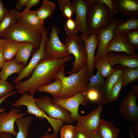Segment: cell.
<instances>
[{"label":"cell","mask_w":138,"mask_h":138,"mask_svg":"<svg viewBox=\"0 0 138 138\" xmlns=\"http://www.w3.org/2000/svg\"><path fill=\"white\" fill-rule=\"evenodd\" d=\"M64 29L67 36L77 34L78 32L75 22L72 18L67 19L65 21Z\"/></svg>","instance_id":"8d00e7d4"},{"label":"cell","mask_w":138,"mask_h":138,"mask_svg":"<svg viewBox=\"0 0 138 138\" xmlns=\"http://www.w3.org/2000/svg\"><path fill=\"white\" fill-rule=\"evenodd\" d=\"M123 34L136 49H138V30H131Z\"/></svg>","instance_id":"f35d334b"},{"label":"cell","mask_w":138,"mask_h":138,"mask_svg":"<svg viewBox=\"0 0 138 138\" xmlns=\"http://www.w3.org/2000/svg\"><path fill=\"white\" fill-rule=\"evenodd\" d=\"M20 93V92L18 91H14L12 92L11 93L9 94L6 95L1 98L0 99V106L1 104L3 102L4 100L8 97L11 96V95L13 94L16 93ZM5 108H0V113H1L4 112L5 111Z\"/></svg>","instance_id":"7dc6e473"},{"label":"cell","mask_w":138,"mask_h":138,"mask_svg":"<svg viewBox=\"0 0 138 138\" xmlns=\"http://www.w3.org/2000/svg\"><path fill=\"white\" fill-rule=\"evenodd\" d=\"M104 81V78L97 71L96 74L90 77L89 82L87 85V88L95 87L100 89Z\"/></svg>","instance_id":"d590c367"},{"label":"cell","mask_w":138,"mask_h":138,"mask_svg":"<svg viewBox=\"0 0 138 138\" xmlns=\"http://www.w3.org/2000/svg\"><path fill=\"white\" fill-rule=\"evenodd\" d=\"M32 119V117L29 116L26 117L22 116L16 120L15 122L18 129L16 138H28L29 128Z\"/></svg>","instance_id":"83f0119b"},{"label":"cell","mask_w":138,"mask_h":138,"mask_svg":"<svg viewBox=\"0 0 138 138\" xmlns=\"http://www.w3.org/2000/svg\"><path fill=\"white\" fill-rule=\"evenodd\" d=\"M25 67L23 63L17 64L14 59L6 61L0 72V79L6 80L8 77L13 74H20Z\"/></svg>","instance_id":"7402d4cb"},{"label":"cell","mask_w":138,"mask_h":138,"mask_svg":"<svg viewBox=\"0 0 138 138\" xmlns=\"http://www.w3.org/2000/svg\"><path fill=\"white\" fill-rule=\"evenodd\" d=\"M57 3L61 11L62 17L68 19L72 18L74 13V8L69 0H58Z\"/></svg>","instance_id":"d6a6232c"},{"label":"cell","mask_w":138,"mask_h":138,"mask_svg":"<svg viewBox=\"0 0 138 138\" xmlns=\"http://www.w3.org/2000/svg\"><path fill=\"white\" fill-rule=\"evenodd\" d=\"M20 16L21 18L36 29L42 31L44 28V20L40 18L36 15L35 10H30Z\"/></svg>","instance_id":"f1b7e54d"},{"label":"cell","mask_w":138,"mask_h":138,"mask_svg":"<svg viewBox=\"0 0 138 138\" xmlns=\"http://www.w3.org/2000/svg\"><path fill=\"white\" fill-rule=\"evenodd\" d=\"M60 138H74L75 128L72 124L63 126L60 130Z\"/></svg>","instance_id":"ab89813d"},{"label":"cell","mask_w":138,"mask_h":138,"mask_svg":"<svg viewBox=\"0 0 138 138\" xmlns=\"http://www.w3.org/2000/svg\"><path fill=\"white\" fill-rule=\"evenodd\" d=\"M28 0H19L15 3L17 9L19 11L21 10L23 7L25 6Z\"/></svg>","instance_id":"f6af8a7d"},{"label":"cell","mask_w":138,"mask_h":138,"mask_svg":"<svg viewBox=\"0 0 138 138\" xmlns=\"http://www.w3.org/2000/svg\"><path fill=\"white\" fill-rule=\"evenodd\" d=\"M100 0L107 6L110 12L113 14L115 15L118 12V9L112 0Z\"/></svg>","instance_id":"60d3db41"},{"label":"cell","mask_w":138,"mask_h":138,"mask_svg":"<svg viewBox=\"0 0 138 138\" xmlns=\"http://www.w3.org/2000/svg\"><path fill=\"white\" fill-rule=\"evenodd\" d=\"M63 87L62 80L56 78L54 82L39 87L37 90L39 92H45L52 96L54 98L58 97L61 92Z\"/></svg>","instance_id":"4dcf8cb0"},{"label":"cell","mask_w":138,"mask_h":138,"mask_svg":"<svg viewBox=\"0 0 138 138\" xmlns=\"http://www.w3.org/2000/svg\"><path fill=\"white\" fill-rule=\"evenodd\" d=\"M22 105L27 107L26 111L27 114L34 115L40 120L46 119L53 128L54 133L57 134L63 126L64 124L63 121L49 117L38 107L36 103V99L33 96L29 95L26 93H24L21 97L16 100L12 105L15 106L16 108Z\"/></svg>","instance_id":"8992f818"},{"label":"cell","mask_w":138,"mask_h":138,"mask_svg":"<svg viewBox=\"0 0 138 138\" xmlns=\"http://www.w3.org/2000/svg\"><path fill=\"white\" fill-rule=\"evenodd\" d=\"M72 3L74 8L76 16L74 20L78 31L82 33L86 37H88L90 34L86 22L87 0H73Z\"/></svg>","instance_id":"5bb4252c"},{"label":"cell","mask_w":138,"mask_h":138,"mask_svg":"<svg viewBox=\"0 0 138 138\" xmlns=\"http://www.w3.org/2000/svg\"><path fill=\"white\" fill-rule=\"evenodd\" d=\"M20 111V109L14 107L8 112L0 113V134L2 132H6L10 133L13 136H16L17 132L15 130L14 123L18 118L27 114L18 113Z\"/></svg>","instance_id":"9a60e30c"},{"label":"cell","mask_w":138,"mask_h":138,"mask_svg":"<svg viewBox=\"0 0 138 138\" xmlns=\"http://www.w3.org/2000/svg\"><path fill=\"white\" fill-rule=\"evenodd\" d=\"M52 100L53 102L61 106L69 112L75 121H77L79 115L78 109L79 105H85L88 101L84 92L78 93L73 96L66 98H53Z\"/></svg>","instance_id":"8fae6325"},{"label":"cell","mask_w":138,"mask_h":138,"mask_svg":"<svg viewBox=\"0 0 138 138\" xmlns=\"http://www.w3.org/2000/svg\"><path fill=\"white\" fill-rule=\"evenodd\" d=\"M120 132L111 122L102 119L96 132L101 138H118Z\"/></svg>","instance_id":"44dd1931"},{"label":"cell","mask_w":138,"mask_h":138,"mask_svg":"<svg viewBox=\"0 0 138 138\" xmlns=\"http://www.w3.org/2000/svg\"><path fill=\"white\" fill-rule=\"evenodd\" d=\"M125 67L118 64L114 67L113 72L107 77L100 90L105 101L111 89L117 82L123 73Z\"/></svg>","instance_id":"d6986e66"},{"label":"cell","mask_w":138,"mask_h":138,"mask_svg":"<svg viewBox=\"0 0 138 138\" xmlns=\"http://www.w3.org/2000/svg\"><path fill=\"white\" fill-rule=\"evenodd\" d=\"M128 130L129 131V137L130 138H134V135L132 130V125L129 126Z\"/></svg>","instance_id":"f5cc1de1"},{"label":"cell","mask_w":138,"mask_h":138,"mask_svg":"<svg viewBox=\"0 0 138 138\" xmlns=\"http://www.w3.org/2000/svg\"><path fill=\"white\" fill-rule=\"evenodd\" d=\"M132 90L136 97H138V85L137 84L134 85L132 86Z\"/></svg>","instance_id":"816d5d0a"},{"label":"cell","mask_w":138,"mask_h":138,"mask_svg":"<svg viewBox=\"0 0 138 138\" xmlns=\"http://www.w3.org/2000/svg\"><path fill=\"white\" fill-rule=\"evenodd\" d=\"M40 0H28L24 9L19 13V15H21L30 10V8L33 6L38 5L41 2Z\"/></svg>","instance_id":"b9f144b4"},{"label":"cell","mask_w":138,"mask_h":138,"mask_svg":"<svg viewBox=\"0 0 138 138\" xmlns=\"http://www.w3.org/2000/svg\"><path fill=\"white\" fill-rule=\"evenodd\" d=\"M12 136L10 133L2 132L0 134V138H13Z\"/></svg>","instance_id":"f907efd6"},{"label":"cell","mask_w":138,"mask_h":138,"mask_svg":"<svg viewBox=\"0 0 138 138\" xmlns=\"http://www.w3.org/2000/svg\"><path fill=\"white\" fill-rule=\"evenodd\" d=\"M65 44L69 53L75 58L72 63V68L66 73L70 75L79 71L87 63V56L84 42L77 34L67 36L65 39Z\"/></svg>","instance_id":"5b68a950"},{"label":"cell","mask_w":138,"mask_h":138,"mask_svg":"<svg viewBox=\"0 0 138 138\" xmlns=\"http://www.w3.org/2000/svg\"><path fill=\"white\" fill-rule=\"evenodd\" d=\"M87 2L86 22L90 35L102 30L115 19L114 15L100 0H87Z\"/></svg>","instance_id":"7a4b0ae2"},{"label":"cell","mask_w":138,"mask_h":138,"mask_svg":"<svg viewBox=\"0 0 138 138\" xmlns=\"http://www.w3.org/2000/svg\"><path fill=\"white\" fill-rule=\"evenodd\" d=\"M41 32L20 18L4 31L2 37L8 41L32 43L36 50L42 41Z\"/></svg>","instance_id":"277c9868"},{"label":"cell","mask_w":138,"mask_h":138,"mask_svg":"<svg viewBox=\"0 0 138 138\" xmlns=\"http://www.w3.org/2000/svg\"><path fill=\"white\" fill-rule=\"evenodd\" d=\"M48 33L47 29L44 28L42 31V41L39 48L34 53L29 64L13 81L14 83L20 82L23 78H29L40 61L47 57L45 51V45L49 39L47 36Z\"/></svg>","instance_id":"9c48e42d"},{"label":"cell","mask_w":138,"mask_h":138,"mask_svg":"<svg viewBox=\"0 0 138 138\" xmlns=\"http://www.w3.org/2000/svg\"><path fill=\"white\" fill-rule=\"evenodd\" d=\"M106 56L112 68L117 64L125 67H138V54H137L129 55L118 52H111Z\"/></svg>","instance_id":"ac0fdd59"},{"label":"cell","mask_w":138,"mask_h":138,"mask_svg":"<svg viewBox=\"0 0 138 138\" xmlns=\"http://www.w3.org/2000/svg\"><path fill=\"white\" fill-rule=\"evenodd\" d=\"M123 73L112 87L106 98L107 103L116 101L117 99L123 86Z\"/></svg>","instance_id":"836d02e7"},{"label":"cell","mask_w":138,"mask_h":138,"mask_svg":"<svg viewBox=\"0 0 138 138\" xmlns=\"http://www.w3.org/2000/svg\"><path fill=\"white\" fill-rule=\"evenodd\" d=\"M138 79V67H125L123 72V86Z\"/></svg>","instance_id":"e575fe53"},{"label":"cell","mask_w":138,"mask_h":138,"mask_svg":"<svg viewBox=\"0 0 138 138\" xmlns=\"http://www.w3.org/2000/svg\"><path fill=\"white\" fill-rule=\"evenodd\" d=\"M14 88L13 85L0 79V99L11 93Z\"/></svg>","instance_id":"74e56055"},{"label":"cell","mask_w":138,"mask_h":138,"mask_svg":"<svg viewBox=\"0 0 138 138\" xmlns=\"http://www.w3.org/2000/svg\"><path fill=\"white\" fill-rule=\"evenodd\" d=\"M60 29L55 25L51 27L50 38L45 42V51L47 57L52 59L63 58L70 55L65 44L60 41L58 33Z\"/></svg>","instance_id":"ba28073f"},{"label":"cell","mask_w":138,"mask_h":138,"mask_svg":"<svg viewBox=\"0 0 138 138\" xmlns=\"http://www.w3.org/2000/svg\"><path fill=\"white\" fill-rule=\"evenodd\" d=\"M56 9L55 4L51 1L44 0L42 1L40 7L35 10L36 15L40 19H45L51 18Z\"/></svg>","instance_id":"484cf974"},{"label":"cell","mask_w":138,"mask_h":138,"mask_svg":"<svg viewBox=\"0 0 138 138\" xmlns=\"http://www.w3.org/2000/svg\"><path fill=\"white\" fill-rule=\"evenodd\" d=\"M88 101L99 105H105L107 103L104 99L100 89L95 87L88 88L85 92Z\"/></svg>","instance_id":"1f68e13d"},{"label":"cell","mask_w":138,"mask_h":138,"mask_svg":"<svg viewBox=\"0 0 138 138\" xmlns=\"http://www.w3.org/2000/svg\"><path fill=\"white\" fill-rule=\"evenodd\" d=\"M2 45H0V69L1 68H2L6 62L4 59L3 55L2 50Z\"/></svg>","instance_id":"c3c4849f"},{"label":"cell","mask_w":138,"mask_h":138,"mask_svg":"<svg viewBox=\"0 0 138 138\" xmlns=\"http://www.w3.org/2000/svg\"><path fill=\"white\" fill-rule=\"evenodd\" d=\"M85 44L87 56V67L88 72L91 77L93 75L94 67V63L95 49L98 44L97 33L93 32L88 37L82 34L80 36Z\"/></svg>","instance_id":"e0dca14e"},{"label":"cell","mask_w":138,"mask_h":138,"mask_svg":"<svg viewBox=\"0 0 138 138\" xmlns=\"http://www.w3.org/2000/svg\"><path fill=\"white\" fill-rule=\"evenodd\" d=\"M7 40H6L0 38V45H2L5 42H6Z\"/></svg>","instance_id":"11a10c76"},{"label":"cell","mask_w":138,"mask_h":138,"mask_svg":"<svg viewBox=\"0 0 138 138\" xmlns=\"http://www.w3.org/2000/svg\"><path fill=\"white\" fill-rule=\"evenodd\" d=\"M133 30H138V19L136 17H130L116 25L114 28L113 33L115 35Z\"/></svg>","instance_id":"4316f807"},{"label":"cell","mask_w":138,"mask_h":138,"mask_svg":"<svg viewBox=\"0 0 138 138\" xmlns=\"http://www.w3.org/2000/svg\"><path fill=\"white\" fill-rule=\"evenodd\" d=\"M34 45L33 43L29 42L22 43L14 59L17 64L21 62L26 66L31 52L34 48Z\"/></svg>","instance_id":"603a6c76"},{"label":"cell","mask_w":138,"mask_h":138,"mask_svg":"<svg viewBox=\"0 0 138 138\" xmlns=\"http://www.w3.org/2000/svg\"><path fill=\"white\" fill-rule=\"evenodd\" d=\"M74 128L75 135L74 138H90V135L86 132Z\"/></svg>","instance_id":"7bdbcfd3"},{"label":"cell","mask_w":138,"mask_h":138,"mask_svg":"<svg viewBox=\"0 0 138 138\" xmlns=\"http://www.w3.org/2000/svg\"><path fill=\"white\" fill-rule=\"evenodd\" d=\"M103 111L102 106L99 105L95 110L85 115H79L77 123L75 128L83 130L90 135L96 132L100 124L102 119L100 117Z\"/></svg>","instance_id":"30bf717a"},{"label":"cell","mask_w":138,"mask_h":138,"mask_svg":"<svg viewBox=\"0 0 138 138\" xmlns=\"http://www.w3.org/2000/svg\"><path fill=\"white\" fill-rule=\"evenodd\" d=\"M90 138H101L97 134L96 132L95 133L90 135Z\"/></svg>","instance_id":"db71d44e"},{"label":"cell","mask_w":138,"mask_h":138,"mask_svg":"<svg viewBox=\"0 0 138 138\" xmlns=\"http://www.w3.org/2000/svg\"><path fill=\"white\" fill-rule=\"evenodd\" d=\"M73 58L70 55L56 59L47 57L41 60L28 79L15 84V88L23 94L29 92L33 96L40 87L51 83L55 76Z\"/></svg>","instance_id":"6da1fadb"},{"label":"cell","mask_w":138,"mask_h":138,"mask_svg":"<svg viewBox=\"0 0 138 138\" xmlns=\"http://www.w3.org/2000/svg\"><path fill=\"white\" fill-rule=\"evenodd\" d=\"M136 49L130 43L123 34L115 35L109 43L106 52V55L111 52H122L132 55L137 54Z\"/></svg>","instance_id":"2e32d148"},{"label":"cell","mask_w":138,"mask_h":138,"mask_svg":"<svg viewBox=\"0 0 138 138\" xmlns=\"http://www.w3.org/2000/svg\"><path fill=\"white\" fill-rule=\"evenodd\" d=\"M137 98L132 90L121 102L119 111L126 120L131 122L138 119V107L136 102Z\"/></svg>","instance_id":"4fadbf2b"},{"label":"cell","mask_w":138,"mask_h":138,"mask_svg":"<svg viewBox=\"0 0 138 138\" xmlns=\"http://www.w3.org/2000/svg\"><path fill=\"white\" fill-rule=\"evenodd\" d=\"M138 120H137L132 122V130L134 134L136 137H138Z\"/></svg>","instance_id":"bcb514c9"},{"label":"cell","mask_w":138,"mask_h":138,"mask_svg":"<svg viewBox=\"0 0 138 138\" xmlns=\"http://www.w3.org/2000/svg\"><path fill=\"white\" fill-rule=\"evenodd\" d=\"M94 66L104 78L108 76L114 69V67H112L109 63L106 55L94 61Z\"/></svg>","instance_id":"f546056e"},{"label":"cell","mask_w":138,"mask_h":138,"mask_svg":"<svg viewBox=\"0 0 138 138\" xmlns=\"http://www.w3.org/2000/svg\"><path fill=\"white\" fill-rule=\"evenodd\" d=\"M39 138H58L57 134L54 133L51 134L46 132L42 136Z\"/></svg>","instance_id":"681fc988"},{"label":"cell","mask_w":138,"mask_h":138,"mask_svg":"<svg viewBox=\"0 0 138 138\" xmlns=\"http://www.w3.org/2000/svg\"><path fill=\"white\" fill-rule=\"evenodd\" d=\"M8 11L4 6L1 0H0V23Z\"/></svg>","instance_id":"ee69618b"},{"label":"cell","mask_w":138,"mask_h":138,"mask_svg":"<svg viewBox=\"0 0 138 138\" xmlns=\"http://www.w3.org/2000/svg\"><path fill=\"white\" fill-rule=\"evenodd\" d=\"M125 20L122 18L115 19L107 27L97 32L98 44L94 61L98 60L101 57L106 55V52L108 45L114 36L113 33L114 28L118 24Z\"/></svg>","instance_id":"7c38bea8"},{"label":"cell","mask_w":138,"mask_h":138,"mask_svg":"<svg viewBox=\"0 0 138 138\" xmlns=\"http://www.w3.org/2000/svg\"><path fill=\"white\" fill-rule=\"evenodd\" d=\"M36 99L38 107L50 118L59 120L68 124H72L75 121L70 113L61 106L53 102L52 99L44 96Z\"/></svg>","instance_id":"52a82bcc"},{"label":"cell","mask_w":138,"mask_h":138,"mask_svg":"<svg viewBox=\"0 0 138 138\" xmlns=\"http://www.w3.org/2000/svg\"><path fill=\"white\" fill-rule=\"evenodd\" d=\"M118 12L130 17L138 16V0H112Z\"/></svg>","instance_id":"ffe728a7"},{"label":"cell","mask_w":138,"mask_h":138,"mask_svg":"<svg viewBox=\"0 0 138 138\" xmlns=\"http://www.w3.org/2000/svg\"><path fill=\"white\" fill-rule=\"evenodd\" d=\"M19 13L14 9L8 11L0 23V38L5 30L20 19Z\"/></svg>","instance_id":"d4e9b609"},{"label":"cell","mask_w":138,"mask_h":138,"mask_svg":"<svg viewBox=\"0 0 138 138\" xmlns=\"http://www.w3.org/2000/svg\"><path fill=\"white\" fill-rule=\"evenodd\" d=\"M65 66L55 76L54 79L59 78L62 81L63 87L57 97L65 99L73 96L78 92L85 93L89 82L90 77L87 67V63L77 72L66 77Z\"/></svg>","instance_id":"3957f363"},{"label":"cell","mask_w":138,"mask_h":138,"mask_svg":"<svg viewBox=\"0 0 138 138\" xmlns=\"http://www.w3.org/2000/svg\"><path fill=\"white\" fill-rule=\"evenodd\" d=\"M22 42L7 41L2 45L3 56L6 61H12Z\"/></svg>","instance_id":"cb8c5ba5"}]
</instances>
